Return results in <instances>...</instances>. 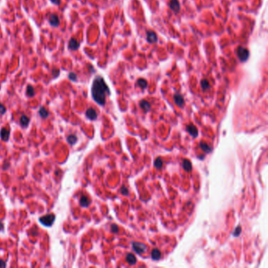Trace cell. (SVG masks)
<instances>
[{"mask_svg":"<svg viewBox=\"0 0 268 268\" xmlns=\"http://www.w3.org/2000/svg\"><path fill=\"white\" fill-rule=\"evenodd\" d=\"M92 98L98 105H104L106 102V96L110 94V91L105 82L104 79L100 76L94 78L91 87Z\"/></svg>","mask_w":268,"mask_h":268,"instance_id":"1","label":"cell"},{"mask_svg":"<svg viewBox=\"0 0 268 268\" xmlns=\"http://www.w3.org/2000/svg\"><path fill=\"white\" fill-rule=\"evenodd\" d=\"M249 50L244 47H238L237 49V55L238 57L239 60L241 62H246L247 60L249 58Z\"/></svg>","mask_w":268,"mask_h":268,"instance_id":"2","label":"cell"},{"mask_svg":"<svg viewBox=\"0 0 268 268\" xmlns=\"http://www.w3.org/2000/svg\"><path fill=\"white\" fill-rule=\"evenodd\" d=\"M55 221V215L53 214H47L39 218V222L45 226H51Z\"/></svg>","mask_w":268,"mask_h":268,"instance_id":"3","label":"cell"},{"mask_svg":"<svg viewBox=\"0 0 268 268\" xmlns=\"http://www.w3.org/2000/svg\"><path fill=\"white\" fill-rule=\"evenodd\" d=\"M132 248L134 251L138 254H142L146 251L147 247L145 244L139 242H133L132 243Z\"/></svg>","mask_w":268,"mask_h":268,"instance_id":"4","label":"cell"},{"mask_svg":"<svg viewBox=\"0 0 268 268\" xmlns=\"http://www.w3.org/2000/svg\"><path fill=\"white\" fill-rule=\"evenodd\" d=\"M147 42L149 43H155L157 42V35L153 31H148L146 32Z\"/></svg>","mask_w":268,"mask_h":268,"instance_id":"5","label":"cell"},{"mask_svg":"<svg viewBox=\"0 0 268 268\" xmlns=\"http://www.w3.org/2000/svg\"><path fill=\"white\" fill-rule=\"evenodd\" d=\"M169 7L170 9L174 13H179L180 10V3H179V0H171L169 2Z\"/></svg>","mask_w":268,"mask_h":268,"instance_id":"6","label":"cell"},{"mask_svg":"<svg viewBox=\"0 0 268 268\" xmlns=\"http://www.w3.org/2000/svg\"><path fill=\"white\" fill-rule=\"evenodd\" d=\"M79 41H77L76 39L72 38L68 42V49L71 50H76L79 48Z\"/></svg>","mask_w":268,"mask_h":268,"instance_id":"7","label":"cell"},{"mask_svg":"<svg viewBox=\"0 0 268 268\" xmlns=\"http://www.w3.org/2000/svg\"><path fill=\"white\" fill-rule=\"evenodd\" d=\"M49 22L50 24V25L53 26V27H58L60 24V20L59 17L57 14H51L49 17Z\"/></svg>","mask_w":268,"mask_h":268,"instance_id":"8","label":"cell"},{"mask_svg":"<svg viewBox=\"0 0 268 268\" xmlns=\"http://www.w3.org/2000/svg\"><path fill=\"white\" fill-rule=\"evenodd\" d=\"M86 116H87L88 119L91 120H94L98 117V113L95 111V109L90 108V109H88L86 111Z\"/></svg>","mask_w":268,"mask_h":268,"instance_id":"9","label":"cell"},{"mask_svg":"<svg viewBox=\"0 0 268 268\" xmlns=\"http://www.w3.org/2000/svg\"><path fill=\"white\" fill-rule=\"evenodd\" d=\"M10 130L5 128H2V130L0 131V138L2 141H8L10 138Z\"/></svg>","mask_w":268,"mask_h":268,"instance_id":"10","label":"cell"},{"mask_svg":"<svg viewBox=\"0 0 268 268\" xmlns=\"http://www.w3.org/2000/svg\"><path fill=\"white\" fill-rule=\"evenodd\" d=\"M174 103L178 105V106L183 107L184 105V98L180 94H174Z\"/></svg>","mask_w":268,"mask_h":268,"instance_id":"11","label":"cell"},{"mask_svg":"<svg viewBox=\"0 0 268 268\" xmlns=\"http://www.w3.org/2000/svg\"><path fill=\"white\" fill-rule=\"evenodd\" d=\"M186 131L189 132V134L190 135H192L193 137L196 138V137L198 135V131L197 129L195 126L193 125V124H189V125L186 126Z\"/></svg>","mask_w":268,"mask_h":268,"instance_id":"12","label":"cell"},{"mask_svg":"<svg viewBox=\"0 0 268 268\" xmlns=\"http://www.w3.org/2000/svg\"><path fill=\"white\" fill-rule=\"evenodd\" d=\"M139 105H140L141 108H142L143 110L145 111V112H148V111L150 109V108H151V105H150V104H149V102L146 100L141 101V102H139Z\"/></svg>","mask_w":268,"mask_h":268,"instance_id":"13","label":"cell"},{"mask_svg":"<svg viewBox=\"0 0 268 268\" xmlns=\"http://www.w3.org/2000/svg\"><path fill=\"white\" fill-rule=\"evenodd\" d=\"M29 122H30L29 118L25 115H22V117H21V119H20V123H21V125H22L23 128L28 127Z\"/></svg>","mask_w":268,"mask_h":268,"instance_id":"14","label":"cell"},{"mask_svg":"<svg viewBox=\"0 0 268 268\" xmlns=\"http://www.w3.org/2000/svg\"><path fill=\"white\" fill-rule=\"evenodd\" d=\"M151 257L153 260H159L161 257V253L158 249H153L151 252Z\"/></svg>","mask_w":268,"mask_h":268,"instance_id":"15","label":"cell"},{"mask_svg":"<svg viewBox=\"0 0 268 268\" xmlns=\"http://www.w3.org/2000/svg\"><path fill=\"white\" fill-rule=\"evenodd\" d=\"M91 203V201L89 200L88 197H86V196H82L80 197V200H79V204H80L81 206L83 207H87Z\"/></svg>","mask_w":268,"mask_h":268,"instance_id":"16","label":"cell"},{"mask_svg":"<svg viewBox=\"0 0 268 268\" xmlns=\"http://www.w3.org/2000/svg\"><path fill=\"white\" fill-rule=\"evenodd\" d=\"M183 166L186 171H190L192 170V164L189 160H183Z\"/></svg>","mask_w":268,"mask_h":268,"instance_id":"17","label":"cell"},{"mask_svg":"<svg viewBox=\"0 0 268 268\" xmlns=\"http://www.w3.org/2000/svg\"><path fill=\"white\" fill-rule=\"evenodd\" d=\"M126 260H127V262H128V264H130L131 265H134V264H136L137 262L136 258H135V256L133 254H128Z\"/></svg>","mask_w":268,"mask_h":268,"instance_id":"18","label":"cell"},{"mask_svg":"<svg viewBox=\"0 0 268 268\" xmlns=\"http://www.w3.org/2000/svg\"><path fill=\"white\" fill-rule=\"evenodd\" d=\"M200 147L206 153H211V152H212V147H211L210 146L208 145V144H206V143H200Z\"/></svg>","mask_w":268,"mask_h":268,"instance_id":"19","label":"cell"},{"mask_svg":"<svg viewBox=\"0 0 268 268\" xmlns=\"http://www.w3.org/2000/svg\"><path fill=\"white\" fill-rule=\"evenodd\" d=\"M137 84H138V87H140L141 88H143V89H146L147 87V85H148L147 81L145 79H143V78L138 79V81H137Z\"/></svg>","mask_w":268,"mask_h":268,"instance_id":"20","label":"cell"},{"mask_svg":"<svg viewBox=\"0 0 268 268\" xmlns=\"http://www.w3.org/2000/svg\"><path fill=\"white\" fill-rule=\"evenodd\" d=\"M39 114L42 118H47L49 116V113L47 109H45L44 107H40V109L39 110Z\"/></svg>","mask_w":268,"mask_h":268,"instance_id":"21","label":"cell"},{"mask_svg":"<svg viewBox=\"0 0 268 268\" xmlns=\"http://www.w3.org/2000/svg\"><path fill=\"white\" fill-rule=\"evenodd\" d=\"M77 137L75 135V134H70L68 135V138H67V142H68L70 145H74L75 143L77 142Z\"/></svg>","mask_w":268,"mask_h":268,"instance_id":"22","label":"cell"},{"mask_svg":"<svg viewBox=\"0 0 268 268\" xmlns=\"http://www.w3.org/2000/svg\"><path fill=\"white\" fill-rule=\"evenodd\" d=\"M26 93H27V95H28V97H33V96H35V94H36V92H35L34 88H33V87L31 85L28 86Z\"/></svg>","mask_w":268,"mask_h":268,"instance_id":"23","label":"cell"},{"mask_svg":"<svg viewBox=\"0 0 268 268\" xmlns=\"http://www.w3.org/2000/svg\"><path fill=\"white\" fill-rule=\"evenodd\" d=\"M200 85H201V88H202L204 91H205V90H208L210 88V84H209V81L205 79H204L201 80V82H200Z\"/></svg>","mask_w":268,"mask_h":268,"instance_id":"24","label":"cell"},{"mask_svg":"<svg viewBox=\"0 0 268 268\" xmlns=\"http://www.w3.org/2000/svg\"><path fill=\"white\" fill-rule=\"evenodd\" d=\"M162 165H163V161H162V160L160 157H157L156 159L155 162H154V166H155L156 168H160L162 167Z\"/></svg>","mask_w":268,"mask_h":268,"instance_id":"25","label":"cell"},{"mask_svg":"<svg viewBox=\"0 0 268 268\" xmlns=\"http://www.w3.org/2000/svg\"><path fill=\"white\" fill-rule=\"evenodd\" d=\"M68 78H69V79H70V80L73 81V82H76V81H77V76H76V74L74 73H69V74H68Z\"/></svg>","mask_w":268,"mask_h":268,"instance_id":"26","label":"cell"},{"mask_svg":"<svg viewBox=\"0 0 268 268\" xmlns=\"http://www.w3.org/2000/svg\"><path fill=\"white\" fill-rule=\"evenodd\" d=\"M241 228L240 226H238V227H237L236 229H235V230H234V237L239 236V235H240V234H241Z\"/></svg>","mask_w":268,"mask_h":268,"instance_id":"27","label":"cell"},{"mask_svg":"<svg viewBox=\"0 0 268 268\" xmlns=\"http://www.w3.org/2000/svg\"><path fill=\"white\" fill-rule=\"evenodd\" d=\"M119 228L117 226L116 224H113V225L111 226V230L113 232V233H117V232L119 231Z\"/></svg>","mask_w":268,"mask_h":268,"instance_id":"28","label":"cell"},{"mask_svg":"<svg viewBox=\"0 0 268 268\" xmlns=\"http://www.w3.org/2000/svg\"><path fill=\"white\" fill-rule=\"evenodd\" d=\"M6 111H7L6 107H5L3 105L0 103V114H4V113H6Z\"/></svg>","mask_w":268,"mask_h":268,"instance_id":"29","label":"cell"},{"mask_svg":"<svg viewBox=\"0 0 268 268\" xmlns=\"http://www.w3.org/2000/svg\"><path fill=\"white\" fill-rule=\"evenodd\" d=\"M59 73H60V70L59 69H57V68H54V69L53 70V72H52V74H53V76L54 77L58 76V75H59Z\"/></svg>","mask_w":268,"mask_h":268,"instance_id":"30","label":"cell"},{"mask_svg":"<svg viewBox=\"0 0 268 268\" xmlns=\"http://www.w3.org/2000/svg\"><path fill=\"white\" fill-rule=\"evenodd\" d=\"M121 193L123 194H124V195H128V188L124 187V186H123V187H122L121 188Z\"/></svg>","mask_w":268,"mask_h":268,"instance_id":"31","label":"cell"},{"mask_svg":"<svg viewBox=\"0 0 268 268\" xmlns=\"http://www.w3.org/2000/svg\"><path fill=\"white\" fill-rule=\"evenodd\" d=\"M50 2L55 5H60V3H61V0H50Z\"/></svg>","mask_w":268,"mask_h":268,"instance_id":"32","label":"cell"},{"mask_svg":"<svg viewBox=\"0 0 268 268\" xmlns=\"http://www.w3.org/2000/svg\"><path fill=\"white\" fill-rule=\"evenodd\" d=\"M7 266V264L3 260H0V267H5Z\"/></svg>","mask_w":268,"mask_h":268,"instance_id":"33","label":"cell"},{"mask_svg":"<svg viewBox=\"0 0 268 268\" xmlns=\"http://www.w3.org/2000/svg\"><path fill=\"white\" fill-rule=\"evenodd\" d=\"M9 166H10V164H9V163H5V164L3 165V169H7V168H8L7 167Z\"/></svg>","mask_w":268,"mask_h":268,"instance_id":"34","label":"cell"},{"mask_svg":"<svg viewBox=\"0 0 268 268\" xmlns=\"http://www.w3.org/2000/svg\"><path fill=\"white\" fill-rule=\"evenodd\" d=\"M3 228H4V226H3V224H2V222L0 221V231L3 230Z\"/></svg>","mask_w":268,"mask_h":268,"instance_id":"35","label":"cell"}]
</instances>
